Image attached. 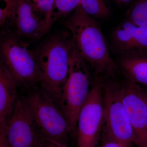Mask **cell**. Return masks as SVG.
I'll use <instances>...</instances> for the list:
<instances>
[{
	"instance_id": "7402d4cb",
	"label": "cell",
	"mask_w": 147,
	"mask_h": 147,
	"mask_svg": "<svg viewBox=\"0 0 147 147\" xmlns=\"http://www.w3.org/2000/svg\"><path fill=\"white\" fill-rule=\"evenodd\" d=\"M117 3L121 5H127L130 3H132L135 0H114Z\"/></svg>"
},
{
	"instance_id": "e0dca14e",
	"label": "cell",
	"mask_w": 147,
	"mask_h": 147,
	"mask_svg": "<svg viewBox=\"0 0 147 147\" xmlns=\"http://www.w3.org/2000/svg\"><path fill=\"white\" fill-rule=\"evenodd\" d=\"M17 0H0V25L2 31L10 30Z\"/></svg>"
},
{
	"instance_id": "4fadbf2b",
	"label": "cell",
	"mask_w": 147,
	"mask_h": 147,
	"mask_svg": "<svg viewBox=\"0 0 147 147\" xmlns=\"http://www.w3.org/2000/svg\"><path fill=\"white\" fill-rule=\"evenodd\" d=\"M117 63L123 77L147 87V57L118 58Z\"/></svg>"
},
{
	"instance_id": "ba28073f",
	"label": "cell",
	"mask_w": 147,
	"mask_h": 147,
	"mask_svg": "<svg viewBox=\"0 0 147 147\" xmlns=\"http://www.w3.org/2000/svg\"><path fill=\"white\" fill-rule=\"evenodd\" d=\"M122 100L134 135V144L147 147V92L123 77L118 79Z\"/></svg>"
},
{
	"instance_id": "30bf717a",
	"label": "cell",
	"mask_w": 147,
	"mask_h": 147,
	"mask_svg": "<svg viewBox=\"0 0 147 147\" xmlns=\"http://www.w3.org/2000/svg\"><path fill=\"white\" fill-rule=\"evenodd\" d=\"M111 42L119 58L147 57V28L125 18L113 30Z\"/></svg>"
},
{
	"instance_id": "7a4b0ae2",
	"label": "cell",
	"mask_w": 147,
	"mask_h": 147,
	"mask_svg": "<svg viewBox=\"0 0 147 147\" xmlns=\"http://www.w3.org/2000/svg\"><path fill=\"white\" fill-rule=\"evenodd\" d=\"M73 49L71 34L67 30L50 37L33 49L39 68V86L59 106Z\"/></svg>"
},
{
	"instance_id": "8992f818",
	"label": "cell",
	"mask_w": 147,
	"mask_h": 147,
	"mask_svg": "<svg viewBox=\"0 0 147 147\" xmlns=\"http://www.w3.org/2000/svg\"><path fill=\"white\" fill-rule=\"evenodd\" d=\"M102 78L103 137L132 146L134 131L120 92L118 79Z\"/></svg>"
},
{
	"instance_id": "d6986e66",
	"label": "cell",
	"mask_w": 147,
	"mask_h": 147,
	"mask_svg": "<svg viewBox=\"0 0 147 147\" xmlns=\"http://www.w3.org/2000/svg\"><path fill=\"white\" fill-rule=\"evenodd\" d=\"M100 147H132V146L125 144L113 139L103 138V141Z\"/></svg>"
},
{
	"instance_id": "6da1fadb",
	"label": "cell",
	"mask_w": 147,
	"mask_h": 147,
	"mask_svg": "<svg viewBox=\"0 0 147 147\" xmlns=\"http://www.w3.org/2000/svg\"><path fill=\"white\" fill-rule=\"evenodd\" d=\"M64 25L71 34L74 50L93 69L94 75L120 78L121 74L110 57L100 25L84 11L80 4L65 18Z\"/></svg>"
},
{
	"instance_id": "ffe728a7",
	"label": "cell",
	"mask_w": 147,
	"mask_h": 147,
	"mask_svg": "<svg viewBox=\"0 0 147 147\" xmlns=\"http://www.w3.org/2000/svg\"><path fill=\"white\" fill-rule=\"evenodd\" d=\"M38 147H68V146H64L58 144L51 140L44 138L40 136L39 144Z\"/></svg>"
},
{
	"instance_id": "9a60e30c",
	"label": "cell",
	"mask_w": 147,
	"mask_h": 147,
	"mask_svg": "<svg viewBox=\"0 0 147 147\" xmlns=\"http://www.w3.org/2000/svg\"><path fill=\"white\" fill-rule=\"evenodd\" d=\"M82 8L94 19H105L110 16V8L105 0H81Z\"/></svg>"
},
{
	"instance_id": "3957f363",
	"label": "cell",
	"mask_w": 147,
	"mask_h": 147,
	"mask_svg": "<svg viewBox=\"0 0 147 147\" xmlns=\"http://www.w3.org/2000/svg\"><path fill=\"white\" fill-rule=\"evenodd\" d=\"M30 90L24 97L38 131L46 139L68 146L70 131L60 106L38 86Z\"/></svg>"
},
{
	"instance_id": "277c9868",
	"label": "cell",
	"mask_w": 147,
	"mask_h": 147,
	"mask_svg": "<svg viewBox=\"0 0 147 147\" xmlns=\"http://www.w3.org/2000/svg\"><path fill=\"white\" fill-rule=\"evenodd\" d=\"M29 45L13 31H2L0 63L9 70L18 86L28 90L39 85L40 81L39 67L33 49Z\"/></svg>"
},
{
	"instance_id": "44dd1931",
	"label": "cell",
	"mask_w": 147,
	"mask_h": 147,
	"mask_svg": "<svg viewBox=\"0 0 147 147\" xmlns=\"http://www.w3.org/2000/svg\"><path fill=\"white\" fill-rule=\"evenodd\" d=\"M0 147H11L6 137L4 131L0 130Z\"/></svg>"
},
{
	"instance_id": "8fae6325",
	"label": "cell",
	"mask_w": 147,
	"mask_h": 147,
	"mask_svg": "<svg viewBox=\"0 0 147 147\" xmlns=\"http://www.w3.org/2000/svg\"><path fill=\"white\" fill-rule=\"evenodd\" d=\"M49 30L27 0H17L10 30L26 40L38 38Z\"/></svg>"
},
{
	"instance_id": "2e32d148",
	"label": "cell",
	"mask_w": 147,
	"mask_h": 147,
	"mask_svg": "<svg viewBox=\"0 0 147 147\" xmlns=\"http://www.w3.org/2000/svg\"><path fill=\"white\" fill-rule=\"evenodd\" d=\"M38 16L42 18L50 30L55 0H27Z\"/></svg>"
},
{
	"instance_id": "5bb4252c",
	"label": "cell",
	"mask_w": 147,
	"mask_h": 147,
	"mask_svg": "<svg viewBox=\"0 0 147 147\" xmlns=\"http://www.w3.org/2000/svg\"><path fill=\"white\" fill-rule=\"evenodd\" d=\"M125 18L147 28V0H135L125 14Z\"/></svg>"
},
{
	"instance_id": "ac0fdd59",
	"label": "cell",
	"mask_w": 147,
	"mask_h": 147,
	"mask_svg": "<svg viewBox=\"0 0 147 147\" xmlns=\"http://www.w3.org/2000/svg\"><path fill=\"white\" fill-rule=\"evenodd\" d=\"M81 0H55L52 13V24L61 18H65L75 10Z\"/></svg>"
},
{
	"instance_id": "5b68a950",
	"label": "cell",
	"mask_w": 147,
	"mask_h": 147,
	"mask_svg": "<svg viewBox=\"0 0 147 147\" xmlns=\"http://www.w3.org/2000/svg\"><path fill=\"white\" fill-rule=\"evenodd\" d=\"M87 64L74 48L59 105L68 122L70 134L76 131L79 111L88 97L93 81L91 79Z\"/></svg>"
},
{
	"instance_id": "7c38bea8",
	"label": "cell",
	"mask_w": 147,
	"mask_h": 147,
	"mask_svg": "<svg viewBox=\"0 0 147 147\" xmlns=\"http://www.w3.org/2000/svg\"><path fill=\"white\" fill-rule=\"evenodd\" d=\"M18 83L9 70L0 63V129H4L18 97Z\"/></svg>"
},
{
	"instance_id": "9c48e42d",
	"label": "cell",
	"mask_w": 147,
	"mask_h": 147,
	"mask_svg": "<svg viewBox=\"0 0 147 147\" xmlns=\"http://www.w3.org/2000/svg\"><path fill=\"white\" fill-rule=\"evenodd\" d=\"M0 130L4 131L11 147H38L41 135L23 96H18L5 128Z\"/></svg>"
},
{
	"instance_id": "52a82bcc",
	"label": "cell",
	"mask_w": 147,
	"mask_h": 147,
	"mask_svg": "<svg viewBox=\"0 0 147 147\" xmlns=\"http://www.w3.org/2000/svg\"><path fill=\"white\" fill-rule=\"evenodd\" d=\"M103 123L102 78L94 75L89 93L77 119V147H95Z\"/></svg>"
}]
</instances>
